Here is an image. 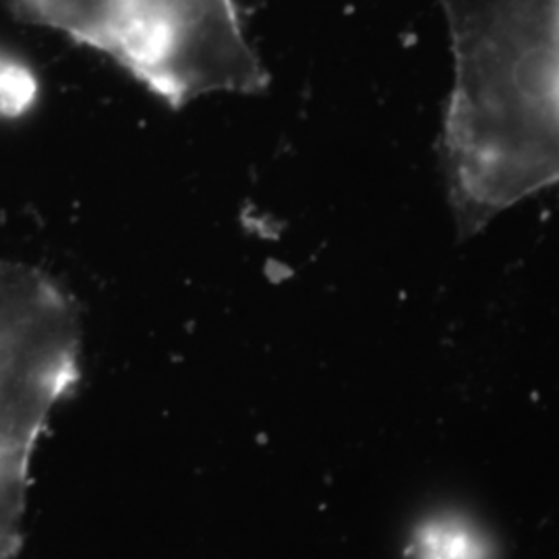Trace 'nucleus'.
<instances>
[{
	"label": "nucleus",
	"mask_w": 559,
	"mask_h": 559,
	"mask_svg": "<svg viewBox=\"0 0 559 559\" xmlns=\"http://www.w3.org/2000/svg\"><path fill=\"white\" fill-rule=\"evenodd\" d=\"M21 21L115 60L173 108L260 94L267 75L235 0H9Z\"/></svg>",
	"instance_id": "f257e3e1"
},
{
	"label": "nucleus",
	"mask_w": 559,
	"mask_h": 559,
	"mask_svg": "<svg viewBox=\"0 0 559 559\" xmlns=\"http://www.w3.org/2000/svg\"><path fill=\"white\" fill-rule=\"evenodd\" d=\"M80 355L71 297L38 267L0 261V559L20 556L32 459Z\"/></svg>",
	"instance_id": "f03ea898"
},
{
	"label": "nucleus",
	"mask_w": 559,
	"mask_h": 559,
	"mask_svg": "<svg viewBox=\"0 0 559 559\" xmlns=\"http://www.w3.org/2000/svg\"><path fill=\"white\" fill-rule=\"evenodd\" d=\"M408 559H493V540L475 520L460 512H438L417 524Z\"/></svg>",
	"instance_id": "7ed1b4c3"
}]
</instances>
